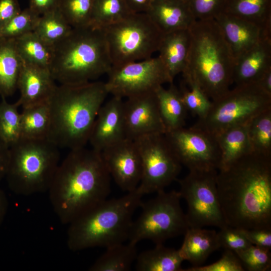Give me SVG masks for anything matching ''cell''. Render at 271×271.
Masks as SVG:
<instances>
[{
	"mask_svg": "<svg viewBox=\"0 0 271 271\" xmlns=\"http://www.w3.org/2000/svg\"><path fill=\"white\" fill-rule=\"evenodd\" d=\"M226 0H188L196 20L214 19L224 12Z\"/></svg>",
	"mask_w": 271,
	"mask_h": 271,
	"instance_id": "cell-41",
	"label": "cell"
},
{
	"mask_svg": "<svg viewBox=\"0 0 271 271\" xmlns=\"http://www.w3.org/2000/svg\"><path fill=\"white\" fill-rule=\"evenodd\" d=\"M144 195L137 188L124 195L106 199L68 224L67 245L77 251L128 240L133 216Z\"/></svg>",
	"mask_w": 271,
	"mask_h": 271,
	"instance_id": "cell-5",
	"label": "cell"
},
{
	"mask_svg": "<svg viewBox=\"0 0 271 271\" xmlns=\"http://www.w3.org/2000/svg\"><path fill=\"white\" fill-rule=\"evenodd\" d=\"M146 14L163 34L189 29L196 20L185 0H154Z\"/></svg>",
	"mask_w": 271,
	"mask_h": 271,
	"instance_id": "cell-20",
	"label": "cell"
},
{
	"mask_svg": "<svg viewBox=\"0 0 271 271\" xmlns=\"http://www.w3.org/2000/svg\"><path fill=\"white\" fill-rule=\"evenodd\" d=\"M103 30L112 66L152 57L164 35L146 13H131Z\"/></svg>",
	"mask_w": 271,
	"mask_h": 271,
	"instance_id": "cell-8",
	"label": "cell"
},
{
	"mask_svg": "<svg viewBox=\"0 0 271 271\" xmlns=\"http://www.w3.org/2000/svg\"><path fill=\"white\" fill-rule=\"evenodd\" d=\"M131 13L124 0H94L89 26L103 29Z\"/></svg>",
	"mask_w": 271,
	"mask_h": 271,
	"instance_id": "cell-34",
	"label": "cell"
},
{
	"mask_svg": "<svg viewBox=\"0 0 271 271\" xmlns=\"http://www.w3.org/2000/svg\"><path fill=\"white\" fill-rule=\"evenodd\" d=\"M72 28L57 9L40 16L33 32L46 43L54 46L65 38Z\"/></svg>",
	"mask_w": 271,
	"mask_h": 271,
	"instance_id": "cell-32",
	"label": "cell"
},
{
	"mask_svg": "<svg viewBox=\"0 0 271 271\" xmlns=\"http://www.w3.org/2000/svg\"><path fill=\"white\" fill-rule=\"evenodd\" d=\"M105 85L109 94L122 99L155 92L170 81L158 57L112 66Z\"/></svg>",
	"mask_w": 271,
	"mask_h": 271,
	"instance_id": "cell-13",
	"label": "cell"
},
{
	"mask_svg": "<svg viewBox=\"0 0 271 271\" xmlns=\"http://www.w3.org/2000/svg\"><path fill=\"white\" fill-rule=\"evenodd\" d=\"M235 62L261 40L271 37V25H263L222 12L214 18Z\"/></svg>",
	"mask_w": 271,
	"mask_h": 271,
	"instance_id": "cell-17",
	"label": "cell"
},
{
	"mask_svg": "<svg viewBox=\"0 0 271 271\" xmlns=\"http://www.w3.org/2000/svg\"><path fill=\"white\" fill-rule=\"evenodd\" d=\"M125 138L123 99L112 96L100 107L88 143L92 149L101 152Z\"/></svg>",
	"mask_w": 271,
	"mask_h": 271,
	"instance_id": "cell-18",
	"label": "cell"
},
{
	"mask_svg": "<svg viewBox=\"0 0 271 271\" xmlns=\"http://www.w3.org/2000/svg\"><path fill=\"white\" fill-rule=\"evenodd\" d=\"M94 0H60L58 9L72 28L90 25Z\"/></svg>",
	"mask_w": 271,
	"mask_h": 271,
	"instance_id": "cell-36",
	"label": "cell"
},
{
	"mask_svg": "<svg viewBox=\"0 0 271 271\" xmlns=\"http://www.w3.org/2000/svg\"><path fill=\"white\" fill-rule=\"evenodd\" d=\"M190 45L189 29L164 34L158 52V57L168 74L170 84L185 68Z\"/></svg>",
	"mask_w": 271,
	"mask_h": 271,
	"instance_id": "cell-22",
	"label": "cell"
},
{
	"mask_svg": "<svg viewBox=\"0 0 271 271\" xmlns=\"http://www.w3.org/2000/svg\"><path fill=\"white\" fill-rule=\"evenodd\" d=\"M110 180L101 152L85 147L70 150L48 191L61 222L68 225L107 199Z\"/></svg>",
	"mask_w": 271,
	"mask_h": 271,
	"instance_id": "cell-2",
	"label": "cell"
},
{
	"mask_svg": "<svg viewBox=\"0 0 271 271\" xmlns=\"http://www.w3.org/2000/svg\"><path fill=\"white\" fill-rule=\"evenodd\" d=\"M132 13H146L154 0H124Z\"/></svg>",
	"mask_w": 271,
	"mask_h": 271,
	"instance_id": "cell-47",
	"label": "cell"
},
{
	"mask_svg": "<svg viewBox=\"0 0 271 271\" xmlns=\"http://www.w3.org/2000/svg\"><path fill=\"white\" fill-rule=\"evenodd\" d=\"M60 0H30L29 8L39 16L58 9Z\"/></svg>",
	"mask_w": 271,
	"mask_h": 271,
	"instance_id": "cell-45",
	"label": "cell"
},
{
	"mask_svg": "<svg viewBox=\"0 0 271 271\" xmlns=\"http://www.w3.org/2000/svg\"><path fill=\"white\" fill-rule=\"evenodd\" d=\"M156 194L155 197L142 202L141 212L132 222L128 241L137 244L148 239L156 244H161L184 234L189 228L179 191L164 190Z\"/></svg>",
	"mask_w": 271,
	"mask_h": 271,
	"instance_id": "cell-9",
	"label": "cell"
},
{
	"mask_svg": "<svg viewBox=\"0 0 271 271\" xmlns=\"http://www.w3.org/2000/svg\"><path fill=\"white\" fill-rule=\"evenodd\" d=\"M217 170L189 171L178 180L181 198L187 203L185 214L189 228L227 225L219 202L216 187Z\"/></svg>",
	"mask_w": 271,
	"mask_h": 271,
	"instance_id": "cell-11",
	"label": "cell"
},
{
	"mask_svg": "<svg viewBox=\"0 0 271 271\" xmlns=\"http://www.w3.org/2000/svg\"><path fill=\"white\" fill-rule=\"evenodd\" d=\"M9 157L10 146L0 137V181L6 177Z\"/></svg>",
	"mask_w": 271,
	"mask_h": 271,
	"instance_id": "cell-46",
	"label": "cell"
},
{
	"mask_svg": "<svg viewBox=\"0 0 271 271\" xmlns=\"http://www.w3.org/2000/svg\"><path fill=\"white\" fill-rule=\"evenodd\" d=\"M112 62L103 29L73 28L54 46L50 72L60 84H80L107 74Z\"/></svg>",
	"mask_w": 271,
	"mask_h": 271,
	"instance_id": "cell-6",
	"label": "cell"
},
{
	"mask_svg": "<svg viewBox=\"0 0 271 271\" xmlns=\"http://www.w3.org/2000/svg\"><path fill=\"white\" fill-rule=\"evenodd\" d=\"M49 69L24 63L20 72L17 101L22 108L48 102L57 85Z\"/></svg>",
	"mask_w": 271,
	"mask_h": 271,
	"instance_id": "cell-19",
	"label": "cell"
},
{
	"mask_svg": "<svg viewBox=\"0 0 271 271\" xmlns=\"http://www.w3.org/2000/svg\"><path fill=\"white\" fill-rule=\"evenodd\" d=\"M183 259L179 249L156 244L150 249L138 254L136 269L138 271H183Z\"/></svg>",
	"mask_w": 271,
	"mask_h": 271,
	"instance_id": "cell-27",
	"label": "cell"
},
{
	"mask_svg": "<svg viewBox=\"0 0 271 271\" xmlns=\"http://www.w3.org/2000/svg\"><path fill=\"white\" fill-rule=\"evenodd\" d=\"M246 124L230 127L215 136L220 152V163L218 170L228 167L240 158L251 152Z\"/></svg>",
	"mask_w": 271,
	"mask_h": 271,
	"instance_id": "cell-25",
	"label": "cell"
},
{
	"mask_svg": "<svg viewBox=\"0 0 271 271\" xmlns=\"http://www.w3.org/2000/svg\"><path fill=\"white\" fill-rule=\"evenodd\" d=\"M189 89L183 86L181 95L187 111L197 115L199 118L204 117L211 105V101L202 90L193 83L187 84Z\"/></svg>",
	"mask_w": 271,
	"mask_h": 271,
	"instance_id": "cell-39",
	"label": "cell"
},
{
	"mask_svg": "<svg viewBox=\"0 0 271 271\" xmlns=\"http://www.w3.org/2000/svg\"><path fill=\"white\" fill-rule=\"evenodd\" d=\"M269 68L271 37H267L259 41L235 62L233 82L236 86L255 83Z\"/></svg>",
	"mask_w": 271,
	"mask_h": 271,
	"instance_id": "cell-21",
	"label": "cell"
},
{
	"mask_svg": "<svg viewBox=\"0 0 271 271\" xmlns=\"http://www.w3.org/2000/svg\"><path fill=\"white\" fill-rule=\"evenodd\" d=\"M40 16L29 7L6 24L0 26V38H16L33 32Z\"/></svg>",
	"mask_w": 271,
	"mask_h": 271,
	"instance_id": "cell-37",
	"label": "cell"
},
{
	"mask_svg": "<svg viewBox=\"0 0 271 271\" xmlns=\"http://www.w3.org/2000/svg\"><path fill=\"white\" fill-rule=\"evenodd\" d=\"M189 31L184 82L196 84L209 99L215 100L233 83L234 60L214 19L196 20Z\"/></svg>",
	"mask_w": 271,
	"mask_h": 271,
	"instance_id": "cell-4",
	"label": "cell"
},
{
	"mask_svg": "<svg viewBox=\"0 0 271 271\" xmlns=\"http://www.w3.org/2000/svg\"><path fill=\"white\" fill-rule=\"evenodd\" d=\"M59 148L48 139L20 138L10 146L5 178L21 195L48 191L60 164Z\"/></svg>",
	"mask_w": 271,
	"mask_h": 271,
	"instance_id": "cell-7",
	"label": "cell"
},
{
	"mask_svg": "<svg viewBox=\"0 0 271 271\" xmlns=\"http://www.w3.org/2000/svg\"><path fill=\"white\" fill-rule=\"evenodd\" d=\"M270 108L271 96L256 83L236 86L211 101L206 115L193 126L215 136L230 127L246 124Z\"/></svg>",
	"mask_w": 271,
	"mask_h": 271,
	"instance_id": "cell-10",
	"label": "cell"
},
{
	"mask_svg": "<svg viewBox=\"0 0 271 271\" xmlns=\"http://www.w3.org/2000/svg\"><path fill=\"white\" fill-rule=\"evenodd\" d=\"M137 244L128 241L108 247L89 268L90 271H128L136 261Z\"/></svg>",
	"mask_w": 271,
	"mask_h": 271,
	"instance_id": "cell-28",
	"label": "cell"
},
{
	"mask_svg": "<svg viewBox=\"0 0 271 271\" xmlns=\"http://www.w3.org/2000/svg\"><path fill=\"white\" fill-rule=\"evenodd\" d=\"M164 134L179 162L189 171L218 170L220 152L215 136L193 126Z\"/></svg>",
	"mask_w": 271,
	"mask_h": 271,
	"instance_id": "cell-14",
	"label": "cell"
},
{
	"mask_svg": "<svg viewBox=\"0 0 271 271\" xmlns=\"http://www.w3.org/2000/svg\"><path fill=\"white\" fill-rule=\"evenodd\" d=\"M0 102V137L9 146L20 138L21 113L17 102L9 103L5 97Z\"/></svg>",
	"mask_w": 271,
	"mask_h": 271,
	"instance_id": "cell-35",
	"label": "cell"
},
{
	"mask_svg": "<svg viewBox=\"0 0 271 271\" xmlns=\"http://www.w3.org/2000/svg\"><path fill=\"white\" fill-rule=\"evenodd\" d=\"M155 93L166 132L184 127L187 110L180 91L171 83L168 89L160 86Z\"/></svg>",
	"mask_w": 271,
	"mask_h": 271,
	"instance_id": "cell-26",
	"label": "cell"
},
{
	"mask_svg": "<svg viewBox=\"0 0 271 271\" xmlns=\"http://www.w3.org/2000/svg\"><path fill=\"white\" fill-rule=\"evenodd\" d=\"M108 94L102 81L57 85L48 101L50 121L47 139L59 148L71 150L86 147Z\"/></svg>",
	"mask_w": 271,
	"mask_h": 271,
	"instance_id": "cell-3",
	"label": "cell"
},
{
	"mask_svg": "<svg viewBox=\"0 0 271 271\" xmlns=\"http://www.w3.org/2000/svg\"><path fill=\"white\" fill-rule=\"evenodd\" d=\"M218 171L216 187L226 224L271 229V155L251 152Z\"/></svg>",
	"mask_w": 271,
	"mask_h": 271,
	"instance_id": "cell-1",
	"label": "cell"
},
{
	"mask_svg": "<svg viewBox=\"0 0 271 271\" xmlns=\"http://www.w3.org/2000/svg\"><path fill=\"white\" fill-rule=\"evenodd\" d=\"M50 121L48 102L23 107L21 113L20 138L47 139Z\"/></svg>",
	"mask_w": 271,
	"mask_h": 271,
	"instance_id": "cell-30",
	"label": "cell"
},
{
	"mask_svg": "<svg viewBox=\"0 0 271 271\" xmlns=\"http://www.w3.org/2000/svg\"><path fill=\"white\" fill-rule=\"evenodd\" d=\"M21 11L18 0H0V26L8 23Z\"/></svg>",
	"mask_w": 271,
	"mask_h": 271,
	"instance_id": "cell-44",
	"label": "cell"
},
{
	"mask_svg": "<svg viewBox=\"0 0 271 271\" xmlns=\"http://www.w3.org/2000/svg\"><path fill=\"white\" fill-rule=\"evenodd\" d=\"M184 235L179 253L183 260L189 261L193 266L202 265L212 252L221 247L215 230L189 228Z\"/></svg>",
	"mask_w": 271,
	"mask_h": 271,
	"instance_id": "cell-23",
	"label": "cell"
},
{
	"mask_svg": "<svg viewBox=\"0 0 271 271\" xmlns=\"http://www.w3.org/2000/svg\"><path fill=\"white\" fill-rule=\"evenodd\" d=\"M270 249L251 245L246 249L236 253L245 270L267 271L271 269Z\"/></svg>",
	"mask_w": 271,
	"mask_h": 271,
	"instance_id": "cell-38",
	"label": "cell"
},
{
	"mask_svg": "<svg viewBox=\"0 0 271 271\" xmlns=\"http://www.w3.org/2000/svg\"><path fill=\"white\" fill-rule=\"evenodd\" d=\"M249 242L253 245L271 249V229H243Z\"/></svg>",
	"mask_w": 271,
	"mask_h": 271,
	"instance_id": "cell-43",
	"label": "cell"
},
{
	"mask_svg": "<svg viewBox=\"0 0 271 271\" xmlns=\"http://www.w3.org/2000/svg\"><path fill=\"white\" fill-rule=\"evenodd\" d=\"M133 141L142 161V177L137 187L139 192L143 195L157 193L177 180L182 165L164 133L147 135Z\"/></svg>",
	"mask_w": 271,
	"mask_h": 271,
	"instance_id": "cell-12",
	"label": "cell"
},
{
	"mask_svg": "<svg viewBox=\"0 0 271 271\" xmlns=\"http://www.w3.org/2000/svg\"><path fill=\"white\" fill-rule=\"evenodd\" d=\"M24 62L17 50L15 38H0V95L6 98L17 89Z\"/></svg>",
	"mask_w": 271,
	"mask_h": 271,
	"instance_id": "cell-24",
	"label": "cell"
},
{
	"mask_svg": "<svg viewBox=\"0 0 271 271\" xmlns=\"http://www.w3.org/2000/svg\"><path fill=\"white\" fill-rule=\"evenodd\" d=\"M246 127L251 152L271 155V108L253 117Z\"/></svg>",
	"mask_w": 271,
	"mask_h": 271,
	"instance_id": "cell-33",
	"label": "cell"
},
{
	"mask_svg": "<svg viewBox=\"0 0 271 271\" xmlns=\"http://www.w3.org/2000/svg\"><path fill=\"white\" fill-rule=\"evenodd\" d=\"M217 235L220 247L235 253L252 245L242 229L226 225L220 228Z\"/></svg>",
	"mask_w": 271,
	"mask_h": 271,
	"instance_id": "cell-40",
	"label": "cell"
},
{
	"mask_svg": "<svg viewBox=\"0 0 271 271\" xmlns=\"http://www.w3.org/2000/svg\"><path fill=\"white\" fill-rule=\"evenodd\" d=\"M125 99L123 115L126 138L134 140L166 132L155 91Z\"/></svg>",
	"mask_w": 271,
	"mask_h": 271,
	"instance_id": "cell-16",
	"label": "cell"
},
{
	"mask_svg": "<svg viewBox=\"0 0 271 271\" xmlns=\"http://www.w3.org/2000/svg\"><path fill=\"white\" fill-rule=\"evenodd\" d=\"M8 210V200L5 192L0 189V226L2 224Z\"/></svg>",
	"mask_w": 271,
	"mask_h": 271,
	"instance_id": "cell-49",
	"label": "cell"
},
{
	"mask_svg": "<svg viewBox=\"0 0 271 271\" xmlns=\"http://www.w3.org/2000/svg\"><path fill=\"white\" fill-rule=\"evenodd\" d=\"M255 83L264 93L271 96V68L268 69Z\"/></svg>",
	"mask_w": 271,
	"mask_h": 271,
	"instance_id": "cell-48",
	"label": "cell"
},
{
	"mask_svg": "<svg viewBox=\"0 0 271 271\" xmlns=\"http://www.w3.org/2000/svg\"><path fill=\"white\" fill-rule=\"evenodd\" d=\"M185 1H188V0H185Z\"/></svg>",
	"mask_w": 271,
	"mask_h": 271,
	"instance_id": "cell-50",
	"label": "cell"
},
{
	"mask_svg": "<svg viewBox=\"0 0 271 271\" xmlns=\"http://www.w3.org/2000/svg\"><path fill=\"white\" fill-rule=\"evenodd\" d=\"M106 169L123 191L135 190L141 179L142 166L139 151L133 140L125 138L101 152Z\"/></svg>",
	"mask_w": 271,
	"mask_h": 271,
	"instance_id": "cell-15",
	"label": "cell"
},
{
	"mask_svg": "<svg viewBox=\"0 0 271 271\" xmlns=\"http://www.w3.org/2000/svg\"><path fill=\"white\" fill-rule=\"evenodd\" d=\"M223 12L259 24L271 25V0H226Z\"/></svg>",
	"mask_w": 271,
	"mask_h": 271,
	"instance_id": "cell-31",
	"label": "cell"
},
{
	"mask_svg": "<svg viewBox=\"0 0 271 271\" xmlns=\"http://www.w3.org/2000/svg\"><path fill=\"white\" fill-rule=\"evenodd\" d=\"M243 265L235 253L225 249L221 257L215 262L207 265L189 267L183 271H244Z\"/></svg>",
	"mask_w": 271,
	"mask_h": 271,
	"instance_id": "cell-42",
	"label": "cell"
},
{
	"mask_svg": "<svg viewBox=\"0 0 271 271\" xmlns=\"http://www.w3.org/2000/svg\"><path fill=\"white\" fill-rule=\"evenodd\" d=\"M18 53L24 63L49 69L54 46L49 45L34 32L15 38Z\"/></svg>",
	"mask_w": 271,
	"mask_h": 271,
	"instance_id": "cell-29",
	"label": "cell"
}]
</instances>
